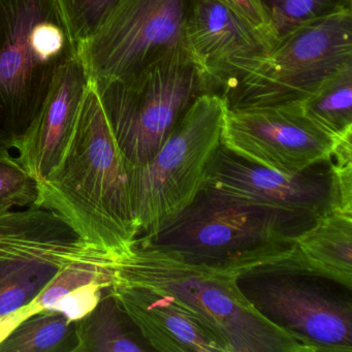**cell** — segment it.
Masks as SVG:
<instances>
[{"label":"cell","instance_id":"6da1fadb","mask_svg":"<svg viewBox=\"0 0 352 352\" xmlns=\"http://www.w3.org/2000/svg\"><path fill=\"white\" fill-rule=\"evenodd\" d=\"M36 204L60 214L88 244L114 261L129 253L139 236L126 162L91 78L65 155L38 184Z\"/></svg>","mask_w":352,"mask_h":352},{"label":"cell","instance_id":"7a4b0ae2","mask_svg":"<svg viewBox=\"0 0 352 352\" xmlns=\"http://www.w3.org/2000/svg\"><path fill=\"white\" fill-rule=\"evenodd\" d=\"M113 281L173 296L222 340L228 352H308L250 304L232 274L188 263L135 240L131 251L113 263Z\"/></svg>","mask_w":352,"mask_h":352},{"label":"cell","instance_id":"3957f363","mask_svg":"<svg viewBox=\"0 0 352 352\" xmlns=\"http://www.w3.org/2000/svg\"><path fill=\"white\" fill-rule=\"evenodd\" d=\"M77 53L55 0H0V153L19 149Z\"/></svg>","mask_w":352,"mask_h":352},{"label":"cell","instance_id":"277c9868","mask_svg":"<svg viewBox=\"0 0 352 352\" xmlns=\"http://www.w3.org/2000/svg\"><path fill=\"white\" fill-rule=\"evenodd\" d=\"M352 65V10L309 22L271 48L232 63L218 81L228 109L300 104Z\"/></svg>","mask_w":352,"mask_h":352},{"label":"cell","instance_id":"5b68a950","mask_svg":"<svg viewBox=\"0 0 352 352\" xmlns=\"http://www.w3.org/2000/svg\"><path fill=\"white\" fill-rule=\"evenodd\" d=\"M294 239L277 216L203 189L157 234L137 241L239 277L256 267L289 263Z\"/></svg>","mask_w":352,"mask_h":352},{"label":"cell","instance_id":"8992f818","mask_svg":"<svg viewBox=\"0 0 352 352\" xmlns=\"http://www.w3.org/2000/svg\"><path fill=\"white\" fill-rule=\"evenodd\" d=\"M226 110L219 94H201L151 160L137 166L126 164L139 236L157 234L203 190L208 166L221 146Z\"/></svg>","mask_w":352,"mask_h":352},{"label":"cell","instance_id":"52a82bcc","mask_svg":"<svg viewBox=\"0 0 352 352\" xmlns=\"http://www.w3.org/2000/svg\"><path fill=\"white\" fill-rule=\"evenodd\" d=\"M91 80L115 141L133 166L151 160L193 100L211 92L184 45L125 79Z\"/></svg>","mask_w":352,"mask_h":352},{"label":"cell","instance_id":"ba28073f","mask_svg":"<svg viewBox=\"0 0 352 352\" xmlns=\"http://www.w3.org/2000/svg\"><path fill=\"white\" fill-rule=\"evenodd\" d=\"M203 189L277 216L296 238L337 207L352 209V157L336 156L289 175L218 148Z\"/></svg>","mask_w":352,"mask_h":352},{"label":"cell","instance_id":"9c48e42d","mask_svg":"<svg viewBox=\"0 0 352 352\" xmlns=\"http://www.w3.org/2000/svg\"><path fill=\"white\" fill-rule=\"evenodd\" d=\"M250 304L308 352H352V290L284 265L259 267L238 277Z\"/></svg>","mask_w":352,"mask_h":352},{"label":"cell","instance_id":"30bf717a","mask_svg":"<svg viewBox=\"0 0 352 352\" xmlns=\"http://www.w3.org/2000/svg\"><path fill=\"white\" fill-rule=\"evenodd\" d=\"M96 250L38 204L0 214V315L34 302L63 267Z\"/></svg>","mask_w":352,"mask_h":352},{"label":"cell","instance_id":"8fae6325","mask_svg":"<svg viewBox=\"0 0 352 352\" xmlns=\"http://www.w3.org/2000/svg\"><path fill=\"white\" fill-rule=\"evenodd\" d=\"M192 0H117L78 54L94 80L125 79L170 49L184 45Z\"/></svg>","mask_w":352,"mask_h":352},{"label":"cell","instance_id":"7c38bea8","mask_svg":"<svg viewBox=\"0 0 352 352\" xmlns=\"http://www.w3.org/2000/svg\"><path fill=\"white\" fill-rule=\"evenodd\" d=\"M337 139L317 126L300 104L228 109L221 146L251 164L294 175L331 158Z\"/></svg>","mask_w":352,"mask_h":352},{"label":"cell","instance_id":"4fadbf2b","mask_svg":"<svg viewBox=\"0 0 352 352\" xmlns=\"http://www.w3.org/2000/svg\"><path fill=\"white\" fill-rule=\"evenodd\" d=\"M89 82L77 53L59 69L38 118L18 149V160L38 184L54 172L65 155Z\"/></svg>","mask_w":352,"mask_h":352},{"label":"cell","instance_id":"5bb4252c","mask_svg":"<svg viewBox=\"0 0 352 352\" xmlns=\"http://www.w3.org/2000/svg\"><path fill=\"white\" fill-rule=\"evenodd\" d=\"M110 292L152 350L228 352L223 341L173 296L118 281H112Z\"/></svg>","mask_w":352,"mask_h":352},{"label":"cell","instance_id":"9a60e30c","mask_svg":"<svg viewBox=\"0 0 352 352\" xmlns=\"http://www.w3.org/2000/svg\"><path fill=\"white\" fill-rule=\"evenodd\" d=\"M184 47L214 92L232 63L272 46L228 8L210 0H192L185 23Z\"/></svg>","mask_w":352,"mask_h":352},{"label":"cell","instance_id":"2e32d148","mask_svg":"<svg viewBox=\"0 0 352 352\" xmlns=\"http://www.w3.org/2000/svg\"><path fill=\"white\" fill-rule=\"evenodd\" d=\"M286 267L321 276L352 290V209L337 207L294 239Z\"/></svg>","mask_w":352,"mask_h":352},{"label":"cell","instance_id":"e0dca14e","mask_svg":"<svg viewBox=\"0 0 352 352\" xmlns=\"http://www.w3.org/2000/svg\"><path fill=\"white\" fill-rule=\"evenodd\" d=\"M76 352H145L152 350L110 292L96 308L77 321Z\"/></svg>","mask_w":352,"mask_h":352},{"label":"cell","instance_id":"ac0fdd59","mask_svg":"<svg viewBox=\"0 0 352 352\" xmlns=\"http://www.w3.org/2000/svg\"><path fill=\"white\" fill-rule=\"evenodd\" d=\"M77 348V321L55 311L32 315L0 344V352H76Z\"/></svg>","mask_w":352,"mask_h":352},{"label":"cell","instance_id":"d6986e66","mask_svg":"<svg viewBox=\"0 0 352 352\" xmlns=\"http://www.w3.org/2000/svg\"><path fill=\"white\" fill-rule=\"evenodd\" d=\"M300 106L312 122L335 139L352 131V65L329 78Z\"/></svg>","mask_w":352,"mask_h":352},{"label":"cell","instance_id":"ffe728a7","mask_svg":"<svg viewBox=\"0 0 352 352\" xmlns=\"http://www.w3.org/2000/svg\"><path fill=\"white\" fill-rule=\"evenodd\" d=\"M114 259L102 250H96L60 270L38 296L34 304L38 311H50L63 296L80 286L102 282L112 284Z\"/></svg>","mask_w":352,"mask_h":352},{"label":"cell","instance_id":"44dd1931","mask_svg":"<svg viewBox=\"0 0 352 352\" xmlns=\"http://www.w3.org/2000/svg\"><path fill=\"white\" fill-rule=\"evenodd\" d=\"M271 24L274 44L300 26L352 10V0H261Z\"/></svg>","mask_w":352,"mask_h":352},{"label":"cell","instance_id":"7402d4cb","mask_svg":"<svg viewBox=\"0 0 352 352\" xmlns=\"http://www.w3.org/2000/svg\"><path fill=\"white\" fill-rule=\"evenodd\" d=\"M38 183L18 157L0 153V214L36 203Z\"/></svg>","mask_w":352,"mask_h":352},{"label":"cell","instance_id":"603a6c76","mask_svg":"<svg viewBox=\"0 0 352 352\" xmlns=\"http://www.w3.org/2000/svg\"><path fill=\"white\" fill-rule=\"evenodd\" d=\"M63 20L71 32L72 38L79 48L80 45L89 40L117 0H55Z\"/></svg>","mask_w":352,"mask_h":352},{"label":"cell","instance_id":"cb8c5ba5","mask_svg":"<svg viewBox=\"0 0 352 352\" xmlns=\"http://www.w3.org/2000/svg\"><path fill=\"white\" fill-rule=\"evenodd\" d=\"M111 284L92 282L80 286L63 296L50 311L61 313L69 320L78 321L91 312L102 298V292Z\"/></svg>","mask_w":352,"mask_h":352},{"label":"cell","instance_id":"d4e9b609","mask_svg":"<svg viewBox=\"0 0 352 352\" xmlns=\"http://www.w3.org/2000/svg\"><path fill=\"white\" fill-rule=\"evenodd\" d=\"M220 3L261 32L273 46L271 24L261 0H210Z\"/></svg>","mask_w":352,"mask_h":352},{"label":"cell","instance_id":"484cf974","mask_svg":"<svg viewBox=\"0 0 352 352\" xmlns=\"http://www.w3.org/2000/svg\"><path fill=\"white\" fill-rule=\"evenodd\" d=\"M38 312L40 311H38V307L32 302L18 310L0 315V344L5 342L24 320Z\"/></svg>","mask_w":352,"mask_h":352}]
</instances>
